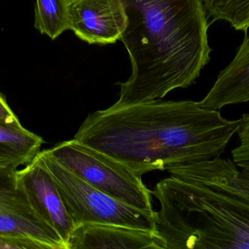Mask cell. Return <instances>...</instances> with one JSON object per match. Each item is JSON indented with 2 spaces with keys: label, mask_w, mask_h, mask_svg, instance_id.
Segmentation results:
<instances>
[{
  "label": "cell",
  "mask_w": 249,
  "mask_h": 249,
  "mask_svg": "<svg viewBox=\"0 0 249 249\" xmlns=\"http://www.w3.org/2000/svg\"><path fill=\"white\" fill-rule=\"evenodd\" d=\"M218 110L161 99L112 105L88 115L74 135L138 176L219 157L239 128Z\"/></svg>",
  "instance_id": "obj_1"
},
{
  "label": "cell",
  "mask_w": 249,
  "mask_h": 249,
  "mask_svg": "<svg viewBox=\"0 0 249 249\" xmlns=\"http://www.w3.org/2000/svg\"><path fill=\"white\" fill-rule=\"evenodd\" d=\"M121 40L132 72L117 106L161 99L196 83L211 59L207 12L201 0H122Z\"/></svg>",
  "instance_id": "obj_2"
},
{
  "label": "cell",
  "mask_w": 249,
  "mask_h": 249,
  "mask_svg": "<svg viewBox=\"0 0 249 249\" xmlns=\"http://www.w3.org/2000/svg\"><path fill=\"white\" fill-rule=\"evenodd\" d=\"M156 232L164 249H249V203L172 176L157 184Z\"/></svg>",
  "instance_id": "obj_3"
},
{
  "label": "cell",
  "mask_w": 249,
  "mask_h": 249,
  "mask_svg": "<svg viewBox=\"0 0 249 249\" xmlns=\"http://www.w3.org/2000/svg\"><path fill=\"white\" fill-rule=\"evenodd\" d=\"M58 163L99 191L135 209L155 212L152 191L127 166L77 140L45 150Z\"/></svg>",
  "instance_id": "obj_4"
},
{
  "label": "cell",
  "mask_w": 249,
  "mask_h": 249,
  "mask_svg": "<svg viewBox=\"0 0 249 249\" xmlns=\"http://www.w3.org/2000/svg\"><path fill=\"white\" fill-rule=\"evenodd\" d=\"M39 153L75 228L86 224H105L156 232L155 211L139 210L119 201L74 175L45 151Z\"/></svg>",
  "instance_id": "obj_5"
},
{
  "label": "cell",
  "mask_w": 249,
  "mask_h": 249,
  "mask_svg": "<svg viewBox=\"0 0 249 249\" xmlns=\"http://www.w3.org/2000/svg\"><path fill=\"white\" fill-rule=\"evenodd\" d=\"M0 236L31 240L44 249H67L58 232L34 207L17 168H0Z\"/></svg>",
  "instance_id": "obj_6"
},
{
  "label": "cell",
  "mask_w": 249,
  "mask_h": 249,
  "mask_svg": "<svg viewBox=\"0 0 249 249\" xmlns=\"http://www.w3.org/2000/svg\"><path fill=\"white\" fill-rule=\"evenodd\" d=\"M69 13L70 30L89 44L115 43L127 24L122 0H70Z\"/></svg>",
  "instance_id": "obj_7"
},
{
  "label": "cell",
  "mask_w": 249,
  "mask_h": 249,
  "mask_svg": "<svg viewBox=\"0 0 249 249\" xmlns=\"http://www.w3.org/2000/svg\"><path fill=\"white\" fill-rule=\"evenodd\" d=\"M39 152L24 168L18 170V175L39 216L58 232L68 249L75 226Z\"/></svg>",
  "instance_id": "obj_8"
},
{
  "label": "cell",
  "mask_w": 249,
  "mask_h": 249,
  "mask_svg": "<svg viewBox=\"0 0 249 249\" xmlns=\"http://www.w3.org/2000/svg\"><path fill=\"white\" fill-rule=\"evenodd\" d=\"M172 176L234 196L249 203V172L231 159L213 158L174 166L167 170Z\"/></svg>",
  "instance_id": "obj_9"
},
{
  "label": "cell",
  "mask_w": 249,
  "mask_h": 249,
  "mask_svg": "<svg viewBox=\"0 0 249 249\" xmlns=\"http://www.w3.org/2000/svg\"><path fill=\"white\" fill-rule=\"evenodd\" d=\"M164 249L156 232L115 225L86 224L73 231L68 249Z\"/></svg>",
  "instance_id": "obj_10"
},
{
  "label": "cell",
  "mask_w": 249,
  "mask_h": 249,
  "mask_svg": "<svg viewBox=\"0 0 249 249\" xmlns=\"http://www.w3.org/2000/svg\"><path fill=\"white\" fill-rule=\"evenodd\" d=\"M249 102V36L240 45L235 58L220 72L214 84L198 105L208 109Z\"/></svg>",
  "instance_id": "obj_11"
},
{
  "label": "cell",
  "mask_w": 249,
  "mask_h": 249,
  "mask_svg": "<svg viewBox=\"0 0 249 249\" xmlns=\"http://www.w3.org/2000/svg\"><path fill=\"white\" fill-rule=\"evenodd\" d=\"M43 143L40 136L0 118V168H18L30 163Z\"/></svg>",
  "instance_id": "obj_12"
},
{
  "label": "cell",
  "mask_w": 249,
  "mask_h": 249,
  "mask_svg": "<svg viewBox=\"0 0 249 249\" xmlns=\"http://www.w3.org/2000/svg\"><path fill=\"white\" fill-rule=\"evenodd\" d=\"M70 0H36L35 29L53 40L70 30Z\"/></svg>",
  "instance_id": "obj_13"
},
{
  "label": "cell",
  "mask_w": 249,
  "mask_h": 249,
  "mask_svg": "<svg viewBox=\"0 0 249 249\" xmlns=\"http://www.w3.org/2000/svg\"><path fill=\"white\" fill-rule=\"evenodd\" d=\"M213 21L225 20L235 30L249 29V0H201Z\"/></svg>",
  "instance_id": "obj_14"
},
{
  "label": "cell",
  "mask_w": 249,
  "mask_h": 249,
  "mask_svg": "<svg viewBox=\"0 0 249 249\" xmlns=\"http://www.w3.org/2000/svg\"><path fill=\"white\" fill-rule=\"evenodd\" d=\"M240 121L237 132L239 144L232 149V160L237 166L249 172V114H243Z\"/></svg>",
  "instance_id": "obj_15"
},
{
  "label": "cell",
  "mask_w": 249,
  "mask_h": 249,
  "mask_svg": "<svg viewBox=\"0 0 249 249\" xmlns=\"http://www.w3.org/2000/svg\"><path fill=\"white\" fill-rule=\"evenodd\" d=\"M44 249L35 241L13 237L0 236V249Z\"/></svg>",
  "instance_id": "obj_16"
},
{
  "label": "cell",
  "mask_w": 249,
  "mask_h": 249,
  "mask_svg": "<svg viewBox=\"0 0 249 249\" xmlns=\"http://www.w3.org/2000/svg\"><path fill=\"white\" fill-rule=\"evenodd\" d=\"M0 118L7 124L15 127H22L17 115L13 113L7 104L5 96L0 92Z\"/></svg>",
  "instance_id": "obj_17"
}]
</instances>
